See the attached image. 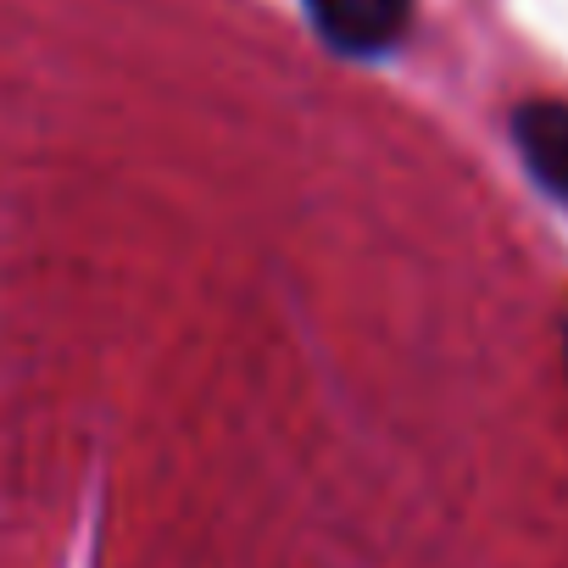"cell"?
I'll return each instance as SVG.
<instances>
[{
  "label": "cell",
  "instance_id": "obj_1",
  "mask_svg": "<svg viewBox=\"0 0 568 568\" xmlns=\"http://www.w3.org/2000/svg\"><path fill=\"white\" fill-rule=\"evenodd\" d=\"M324 45L346 57H385L413 29V0H302Z\"/></svg>",
  "mask_w": 568,
  "mask_h": 568
},
{
  "label": "cell",
  "instance_id": "obj_2",
  "mask_svg": "<svg viewBox=\"0 0 568 568\" xmlns=\"http://www.w3.org/2000/svg\"><path fill=\"white\" fill-rule=\"evenodd\" d=\"M513 140L535 184L568 206V106L562 101H524L513 112Z\"/></svg>",
  "mask_w": 568,
  "mask_h": 568
}]
</instances>
